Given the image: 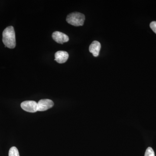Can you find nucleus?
I'll return each mask as SVG.
<instances>
[{"label": "nucleus", "instance_id": "obj_1", "mask_svg": "<svg viewBox=\"0 0 156 156\" xmlns=\"http://www.w3.org/2000/svg\"><path fill=\"white\" fill-rule=\"evenodd\" d=\"M2 41L5 46L10 49H13L16 47V38L14 27H8L5 29L2 34Z\"/></svg>", "mask_w": 156, "mask_h": 156}, {"label": "nucleus", "instance_id": "obj_2", "mask_svg": "<svg viewBox=\"0 0 156 156\" xmlns=\"http://www.w3.org/2000/svg\"><path fill=\"white\" fill-rule=\"evenodd\" d=\"M85 15L79 12H74L68 15L66 21L68 23L74 26H81L84 24Z\"/></svg>", "mask_w": 156, "mask_h": 156}, {"label": "nucleus", "instance_id": "obj_3", "mask_svg": "<svg viewBox=\"0 0 156 156\" xmlns=\"http://www.w3.org/2000/svg\"><path fill=\"white\" fill-rule=\"evenodd\" d=\"M23 109L29 112L34 113L38 111V104L34 101H26L21 104Z\"/></svg>", "mask_w": 156, "mask_h": 156}, {"label": "nucleus", "instance_id": "obj_4", "mask_svg": "<svg viewBox=\"0 0 156 156\" xmlns=\"http://www.w3.org/2000/svg\"><path fill=\"white\" fill-rule=\"evenodd\" d=\"M38 111H45L54 105L53 101L49 99H41L38 102Z\"/></svg>", "mask_w": 156, "mask_h": 156}, {"label": "nucleus", "instance_id": "obj_5", "mask_svg": "<svg viewBox=\"0 0 156 156\" xmlns=\"http://www.w3.org/2000/svg\"><path fill=\"white\" fill-rule=\"evenodd\" d=\"M52 38L54 41L60 44H63L69 41V38L67 35L59 31L53 32Z\"/></svg>", "mask_w": 156, "mask_h": 156}, {"label": "nucleus", "instance_id": "obj_6", "mask_svg": "<svg viewBox=\"0 0 156 156\" xmlns=\"http://www.w3.org/2000/svg\"><path fill=\"white\" fill-rule=\"evenodd\" d=\"M55 60L60 64L65 63L69 58V54L66 51H58L55 54Z\"/></svg>", "mask_w": 156, "mask_h": 156}, {"label": "nucleus", "instance_id": "obj_7", "mask_svg": "<svg viewBox=\"0 0 156 156\" xmlns=\"http://www.w3.org/2000/svg\"><path fill=\"white\" fill-rule=\"evenodd\" d=\"M101 48L100 43L97 41H94L89 46V52L92 53L93 56L97 57L99 55Z\"/></svg>", "mask_w": 156, "mask_h": 156}, {"label": "nucleus", "instance_id": "obj_8", "mask_svg": "<svg viewBox=\"0 0 156 156\" xmlns=\"http://www.w3.org/2000/svg\"><path fill=\"white\" fill-rule=\"evenodd\" d=\"M9 156H20L19 151L17 147H13L10 148L9 151Z\"/></svg>", "mask_w": 156, "mask_h": 156}, {"label": "nucleus", "instance_id": "obj_9", "mask_svg": "<svg viewBox=\"0 0 156 156\" xmlns=\"http://www.w3.org/2000/svg\"><path fill=\"white\" fill-rule=\"evenodd\" d=\"M144 156H155L154 152L153 149L151 147H148L146 151Z\"/></svg>", "mask_w": 156, "mask_h": 156}, {"label": "nucleus", "instance_id": "obj_10", "mask_svg": "<svg viewBox=\"0 0 156 156\" xmlns=\"http://www.w3.org/2000/svg\"><path fill=\"white\" fill-rule=\"evenodd\" d=\"M151 28L156 34V21H153L150 24Z\"/></svg>", "mask_w": 156, "mask_h": 156}]
</instances>
